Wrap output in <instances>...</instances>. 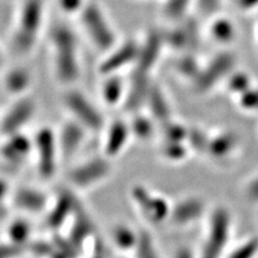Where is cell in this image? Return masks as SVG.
<instances>
[{
	"instance_id": "obj_45",
	"label": "cell",
	"mask_w": 258,
	"mask_h": 258,
	"mask_svg": "<svg viewBox=\"0 0 258 258\" xmlns=\"http://www.w3.org/2000/svg\"><path fill=\"white\" fill-rule=\"evenodd\" d=\"M198 258H224V257H220V256L206 253L204 251H200V253L198 254Z\"/></svg>"
},
{
	"instance_id": "obj_5",
	"label": "cell",
	"mask_w": 258,
	"mask_h": 258,
	"mask_svg": "<svg viewBox=\"0 0 258 258\" xmlns=\"http://www.w3.org/2000/svg\"><path fill=\"white\" fill-rule=\"evenodd\" d=\"M79 16L86 36L98 50L109 52L116 45L115 31L98 5L87 3Z\"/></svg>"
},
{
	"instance_id": "obj_38",
	"label": "cell",
	"mask_w": 258,
	"mask_h": 258,
	"mask_svg": "<svg viewBox=\"0 0 258 258\" xmlns=\"http://www.w3.org/2000/svg\"><path fill=\"white\" fill-rule=\"evenodd\" d=\"M239 101L241 106L246 110H258V90L251 87L247 92L239 96Z\"/></svg>"
},
{
	"instance_id": "obj_39",
	"label": "cell",
	"mask_w": 258,
	"mask_h": 258,
	"mask_svg": "<svg viewBox=\"0 0 258 258\" xmlns=\"http://www.w3.org/2000/svg\"><path fill=\"white\" fill-rule=\"evenodd\" d=\"M244 196L252 204H258V173L249 179L244 187Z\"/></svg>"
},
{
	"instance_id": "obj_37",
	"label": "cell",
	"mask_w": 258,
	"mask_h": 258,
	"mask_svg": "<svg viewBox=\"0 0 258 258\" xmlns=\"http://www.w3.org/2000/svg\"><path fill=\"white\" fill-rule=\"evenodd\" d=\"M200 70H201V67L197 63L195 58L190 55L184 57L179 62V71L181 72V75L185 77H189L194 81H195L196 78L198 77Z\"/></svg>"
},
{
	"instance_id": "obj_7",
	"label": "cell",
	"mask_w": 258,
	"mask_h": 258,
	"mask_svg": "<svg viewBox=\"0 0 258 258\" xmlns=\"http://www.w3.org/2000/svg\"><path fill=\"white\" fill-rule=\"evenodd\" d=\"M63 104L71 118L85 127L88 132L98 133L104 127V118L93 101L81 91L69 90L63 96Z\"/></svg>"
},
{
	"instance_id": "obj_22",
	"label": "cell",
	"mask_w": 258,
	"mask_h": 258,
	"mask_svg": "<svg viewBox=\"0 0 258 258\" xmlns=\"http://www.w3.org/2000/svg\"><path fill=\"white\" fill-rule=\"evenodd\" d=\"M147 103L149 104L151 113L158 122L167 123L170 120L171 110L165 94L158 86L151 85L148 95Z\"/></svg>"
},
{
	"instance_id": "obj_24",
	"label": "cell",
	"mask_w": 258,
	"mask_h": 258,
	"mask_svg": "<svg viewBox=\"0 0 258 258\" xmlns=\"http://www.w3.org/2000/svg\"><path fill=\"white\" fill-rule=\"evenodd\" d=\"M86 215L87 214H85V212L83 211L80 205L75 213L76 219H75L74 225H72L70 237H69V240L77 247L82 245L84 243L85 239L90 235H92L93 232L92 222Z\"/></svg>"
},
{
	"instance_id": "obj_15",
	"label": "cell",
	"mask_w": 258,
	"mask_h": 258,
	"mask_svg": "<svg viewBox=\"0 0 258 258\" xmlns=\"http://www.w3.org/2000/svg\"><path fill=\"white\" fill-rule=\"evenodd\" d=\"M80 203L76 195L69 189H62L58 192L55 203L47 215L46 224L48 227L57 230L66 223L69 216L75 215Z\"/></svg>"
},
{
	"instance_id": "obj_12",
	"label": "cell",
	"mask_w": 258,
	"mask_h": 258,
	"mask_svg": "<svg viewBox=\"0 0 258 258\" xmlns=\"http://www.w3.org/2000/svg\"><path fill=\"white\" fill-rule=\"evenodd\" d=\"M139 52L140 44L133 40H129L118 46L115 45L108 52L107 57L101 61L99 71L103 76L117 75L119 70L138 61Z\"/></svg>"
},
{
	"instance_id": "obj_42",
	"label": "cell",
	"mask_w": 258,
	"mask_h": 258,
	"mask_svg": "<svg viewBox=\"0 0 258 258\" xmlns=\"http://www.w3.org/2000/svg\"><path fill=\"white\" fill-rule=\"evenodd\" d=\"M173 258H198V253L188 245H181L174 251Z\"/></svg>"
},
{
	"instance_id": "obj_40",
	"label": "cell",
	"mask_w": 258,
	"mask_h": 258,
	"mask_svg": "<svg viewBox=\"0 0 258 258\" xmlns=\"http://www.w3.org/2000/svg\"><path fill=\"white\" fill-rule=\"evenodd\" d=\"M24 251V246H20L8 242V243H0V258H16Z\"/></svg>"
},
{
	"instance_id": "obj_11",
	"label": "cell",
	"mask_w": 258,
	"mask_h": 258,
	"mask_svg": "<svg viewBox=\"0 0 258 258\" xmlns=\"http://www.w3.org/2000/svg\"><path fill=\"white\" fill-rule=\"evenodd\" d=\"M236 64L235 56L230 53H222L216 55L205 68H201L198 77L194 81L197 92L206 93L222 80L230 76Z\"/></svg>"
},
{
	"instance_id": "obj_8",
	"label": "cell",
	"mask_w": 258,
	"mask_h": 258,
	"mask_svg": "<svg viewBox=\"0 0 258 258\" xmlns=\"http://www.w3.org/2000/svg\"><path fill=\"white\" fill-rule=\"evenodd\" d=\"M112 173V165L107 156L88 158L69 171L70 183L79 189H88L106 181Z\"/></svg>"
},
{
	"instance_id": "obj_3",
	"label": "cell",
	"mask_w": 258,
	"mask_h": 258,
	"mask_svg": "<svg viewBox=\"0 0 258 258\" xmlns=\"http://www.w3.org/2000/svg\"><path fill=\"white\" fill-rule=\"evenodd\" d=\"M206 220V235L201 251L224 257L233 232L231 210L227 206L217 205L209 210Z\"/></svg>"
},
{
	"instance_id": "obj_1",
	"label": "cell",
	"mask_w": 258,
	"mask_h": 258,
	"mask_svg": "<svg viewBox=\"0 0 258 258\" xmlns=\"http://www.w3.org/2000/svg\"><path fill=\"white\" fill-rule=\"evenodd\" d=\"M55 78L63 85L75 84L81 75V58L79 39L70 25L55 24L50 31Z\"/></svg>"
},
{
	"instance_id": "obj_2",
	"label": "cell",
	"mask_w": 258,
	"mask_h": 258,
	"mask_svg": "<svg viewBox=\"0 0 258 258\" xmlns=\"http://www.w3.org/2000/svg\"><path fill=\"white\" fill-rule=\"evenodd\" d=\"M44 20V0H23L11 35V48L15 55L27 56L35 50L42 34Z\"/></svg>"
},
{
	"instance_id": "obj_31",
	"label": "cell",
	"mask_w": 258,
	"mask_h": 258,
	"mask_svg": "<svg viewBox=\"0 0 258 258\" xmlns=\"http://www.w3.org/2000/svg\"><path fill=\"white\" fill-rule=\"evenodd\" d=\"M227 79L228 90L235 95L240 96L252 87L251 77L246 75L245 72H231Z\"/></svg>"
},
{
	"instance_id": "obj_10",
	"label": "cell",
	"mask_w": 258,
	"mask_h": 258,
	"mask_svg": "<svg viewBox=\"0 0 258 258\" xmlns=\"http://www.w3.org/2000/svg\"><path fill=\"white\" fill-rule=\"evenodd\" d=\"M207 201L198 195H188L172 203L169 223L177 228H186L207 217Z\"/></svg>"
},
{
	"instance_id": "obj_47",
	"label": "cell",
	"mask_w": 258,
	"mask_h": 258,
	"mask_svg": "<svg viewBox=\"0 0 258 258\" xmlns=\"http://www.w3.org/2000/svg\"><path fill=\"white\" fill-rule=\"evenodd\" d=\"M3 61H4V55H3V51H2V48H0V66H2Z\"/></svg>"
},
{
	"instance_id": "obj_17",
	"label": "cell",
	"mask_w": 258,
	"mask_h": 258,
	"mask_svg": "<svg viewBox=\"0 0 258 258\" xmlns=\"http://www.w3.org/2000/svg\"><path fill=\"white\" fill-rule=\"evenodd\" d=\"M32 84V75L28 68L15 66L8 69L3 78L4 90L14 98L27 95Z\"/></svg>"
},
{
	"instance_id": "obj_20",
	"label": "cell",
	"mask_w": 258,
	"mask_h": 258,
	"mask_svg": "<svg viewBox=\"0 0 258 258\" xmlns=\"http://www.w3.org/2000/svg\"><path fill=\"white\" fill-rule=\"evenodd\" d=\"M140 230H137L127 223H118L111 231L112 244L120 253H134L138 244Z\"/></svg>"
},
{
	"instance_id": "obj_14",
	"label": "cell",
	"mask_w": 258,
	"mask_h": 258,
	"mask_svg": "<svg viewBox=\"0 0 258 258\" xmlns=\"http://www.w3.org/2000/svg\"><path fill=\"white\" fill-rule=\"evenodd\" d=\"M87 133V129L77 120L72 118L66 120L56 132L60 156L64 158L74 156L83 145Z\"/></svg>"
},
{
	"instance_id": "obj_13",
	"label": "cell",
	"mask_w": 258,
	"mask_h": 258,
	"mask_svg": "<svg viewBox=\"0 0 258 258\" xmlns=\"http://www.w3.org/2000/svg\"><path fill=\"white\" fill-rule=\"evenodd\" d=\"M32 152V138L24 132L4 137V141L0 145V157L7 164L13 166L24 163Z\"/></svg>"
},
{
	"instance_id": "obj_28",
	"label": "cell",
	"mask_w": 258,
	"mask_h": 258,
	"mask_svg": "<svg viewBox=\"0 0 258 258\" xmlns=\"http://www.w3.org/2000/svg\"><path fill=\"white\" fill-rule=\"evenodd\" d=\"M258 237L251 236L242 240L240 243L226 252L224 258H257Z\"/></svg>"
},
{
	"instance_id": "obj_9",
	"label": "cell",
	"mask_w": 258,
	"mask_h": 258,
	"mask_svg": "<svg viewBox=\"0 0 258 258\" xmlns=\"http://www.w3.org/2000/svg\"><path fill=\"white\" fill-rule=\"evenodd\" d=\"M37 113V102L25 95L15 98L0 116V135L3 137L24 132Z\"/></svg>"
},
{
	"instance_id": "obj_27",
	"label": "cell",
	"mask_w": 258,
	"mask_h": 258,
	"mask_svg": "<svg viewBox=\"0 0 258 258\" xmlns=\"http://www.w3.org/2000/svg\"><path fill=\"white\" fill-rule=\"evenodd\" d=\"M135 258H161L155 238L148 230H140V236L134 251Z\"/></svg>"
},
{
	"instance_id": "obj_16",
	"label": "cell",
	"mask_w": 258,
	"mask_h": 258,
	"mask_svg": "<svg viewBox=\"0 0 258 258\" xmlns=\"http://www.w3.org/2000/svg\"><path fill=\"white\" fill-rule=\"evenodd\" d=\"M132 136V131L129 124L122 119H116L111 123L107 128L106 137L103 142V153L108 158H114L118 156L126 148Z\"/></svg>"
},
{
	"instance_id": "obj_41",
	"label": "cell",
	"mask_w": 258,
	"mask_h": 258,
	"mask_svg": "<svg viewBox=\"0 0 258 258\" xmlns=\"http://www.w3.org/2000/svg\"><path fill=\"white\" fill-rule=\"evenodd\" d=\"M199 6V9L204 13H214L217 8L220 7L221 0H196Z\"/></svg>"
},
{
	"instance_id": "obj_35",
	"label": "cell",
	"mask_w": 258,
	"mask_h": 258,
	"mask_svg": "<svg viewBox=\"0 0 258 258\" xmlns=\"http://www.w3.org/2000/svg\"><path fill=\"white\" fill-rule=\"evenodd\" d=\"M189 143V149L199 152H206L209 138L208 136L200 131V129H188L187 139Z\"/></svg>"
},
{
	"instance_id": "obj_34",
	"label": "cell",
	"mask_w": 258,
	"mask_h": 258,
	"mask_svg": "<svg viewBox=\"0 0 258 258\" xmlns=\"http://www.w3.org/2000/svg\"><path fill=\"white\" fill-rule=\"evenodd\" d=\"M188 129L181 124L172 123L171 120L166 123L165 139L170 142H184L187 139Z\"/></svg>"
},
{
	"instance_id": "obj_29",
	"label": "cell",
	"mask_w": 258,
	"mask_h": 258,
	"mask_svg": "<svg viewBox=\"0 0 258 258\" xmlns=\"http://www.w3.org/2000/svg\"><path fill=\"white\" fill-rule=\"evenodd\" d=\"M31 233L30 224L23 219L14 220L8 228V237L11 243L24 246L29 240Z\"/></svg>"
},
{
	"instance_id": "obj_21",
	"label": "cell",
	"mask_w": 258,
	"mask_h": 258,
	"mask_svg": "<svg viewBox=\"0 0 258 258\" xmlns=\"http://www.w3.org/2000/svg\"><path fill=\"white\" fill-rule=\"evenodd\" d=\"M237 148V137L231 133H222L209 138L207 153L214 159H224L230 156Z\"/></svg>"
},
{
	"instance_id": "obj_44",
	"label": "cell",
	"mask_w": 258,
	"mask_h": 258,
	"mask_svg": "<svg viewBox=\"0 0 258 258\" xmlns=\"http://www.w3.org/2000/svg\"><path fill=\"white\" fill-rule=\"evenodd\" d=\"M8 192H9V184L3 177H0V204L3 203Z\"/></svg>"
},
{
	"instance_id": "obj_23",
	"label": "cell",
	"mask_w": 258,
	"mask_h": 258,
	"mask_svg": "<svg viewBox=\"0 0 258 258\" xmlns=\"http://www.w3.org/2000/svg\"><path fill=\"white\" fill-rule=\"evenodd\" d=\"M126 94L124 81L117 77V75L106 76L101 85V97L104 103L108 106H116L123 100Z\"/></svg>"
},
{
	"instance_id": "obj_6",
	"label": "cell",
	"mask_w": 258,
	"mask_h": 258,
	"mask_svg": "<svg viewBox=\"0 0 258 258\" xmlns=\"http://www.w3.org/2000/svg\"><path fill=\"white\" fill-rule=\"evenodd\" d=\"M34 152L37 159V169L43 179H51L57 171L60 151L57 142V135L54 128L41 126L36 132L34 138Z\"/></svg>"
},
{
	"instance_id": "obj_4",
	"label": "cell",
	"mask_w": 258,
	"mask_h": 258,
	"mask_svg": "<svg viewBox=\"0 0 258 258\" xmlns=\"http://www.w3.org/2000/svg\"><path fill=\"white\" fill-rule=\"evenodd\" d=\"M131 199L139 215L150 225L159 226L169 222L172 201L142 184H136L131 189Z\"/></svg>"
},
{
	"instance_id": "obj_33",
	"label": "cell",
	"mask_w": 258,
	"mask_h": 258,
	"mask_svg": "<svg viewBox=\"0 0 258 258\" xmlns=\"http://www.w3.org/2000/svg\"><path fill=\"white\" fill-rule=\"evenodd\" d=\"M192 0H165L164 13L171 20L183 19L187 13Z\"/></svg>"
},
{
	"instance_id": "obj_46",
	"label": "cell",
	"mask_w": 258,
	"mask_h": 258,
	"mask_svg": "<svg viewBox=\"0 0 258 258\" xmlns=\"http://www.w3.org/2000/svg\"><path fill=\"white\" fill-rule=\"evenodd\" d=\"M91 258H106V257H104V255H102V253L100 252H95Z\"/></svg>"
},
{
	"instance_id": "obj_30",
	"label": "cell",
	"mask_w": 258,
	"mask_h": 258,
	"mask_svg": "<svg viewBox=\"0 0 258 258\" xmlns=\"http://www.w3.org/2000/svg\"><path fill=\"white\" fill-rule=\"evenodd\" d=\"M131 126L132 135L138 137L139 139L148 140L155 132V120H152L147 116H137Z\"/></svg>"
},
{
	"instance_id": "obj_36",
	"label": "cell",
	"mask_w": 258,
	"mask_h": 258,
	"mask_svg": "<svg viewBox=\"0 0 258 258\" xmlns=\"http://www.w3.org/2000/svg\"><path fill=\"white\" fill-rule=\"evenodd\" d=\"M58 9L66 15L80 14L85 8L86 0H56Z\"/></svg>"
},
{
	"instance_id": "obj_19",
	"label": "cell",
	"mask_w": 258,
	"mask_h": 258,
	"mask_svg": "<svg viewBox=\"0 0 258 258\" xmlns=\"http://www.w3.org/2000/svg\"><path fill=\"white\" fill-rule=\"evenodd\" d=\"M13 203L24 211L38 213L41 212L47 206L48 197L44 191L38 188L22 186L14 191Z\"/></svg>"
},
{
	"instance_id": "obj_32",
	"label": "cell",
	"mask_w": 258,
	"mask_h": 258,
	"mask_svg": "<svg viewBox=\"0 0 258 258\" xmlns=\"http://www.w3.org/2000/svg\"><path fill=\"white\" fill-rule=\"evenodd\" d=\"M189 150V148L185 147L184 142L166 141L165 147H163V150H161V154L169 161L179 163V161H183L187 157Z\"/></svg>"
},
{
	"instance_id": "obj_18",
	"label": "cell",
	"mask_w": 258,
	"mask_h": 258,
	"mask_svg": "<svg viewBox=\"0 0 258 258\" xmlns=\"http://www.w3.org/2000/svg\"><path fill=\"white\" fill-rule=\"evenodd\" d=\"M166 43L165 35H161L160 32L153 31L149 34L148 39L142 45H140V52L138 57V69L139 72L144 75H148L151 68L156 63L160 51Z\"/></svg>"
},
{
	"instance_id": "obj_25",
	"label": "cell",
	"mask_w": 258,
	"mask_h": 258,
	"mask_svg": "<svg viewBox=\"0 0 258 258\" xmlns=\"http://www.w3.org/2000/svg\"><path fill=\"white\" fill-rule=\"evenodd\" d=\"M197 31L195 26L183 25L174 28L172 31L165 36L166 43L172 45L177 50H184L196 42Z\"/></svg>"
},
{
	"instance_id": "obj_26",
	"label": "cell",
	"mask_w": 258,
	"mask_h": 258,
	"mask_svg": "<svg viewBox=\"0 0 258 258\" xmlns=\"http://www.w3.org/2000/svg\"><path fill=\"white\" fill-rule=\"evenodd\" d=\"M210 34L216 42L226 44L230 43L237 36L235 24L227 18H217L210 27Z\"/></svg>"
},
{
	"instance_id": "obj_43",
	"label": "cell",
	"mask_w": 258,
	"mask_h": 258,
	"mask_svg": "<svg viewBox=\"0 0 258 258\" xmlns=\"http://www.w3.org/2000/svg\"><path fill=\"white\" fill-rule=\"evenodd\" d=\"M237 5L240 10L251 11L258 8V0H237Z\"/></svg>"
}]
</instances>
